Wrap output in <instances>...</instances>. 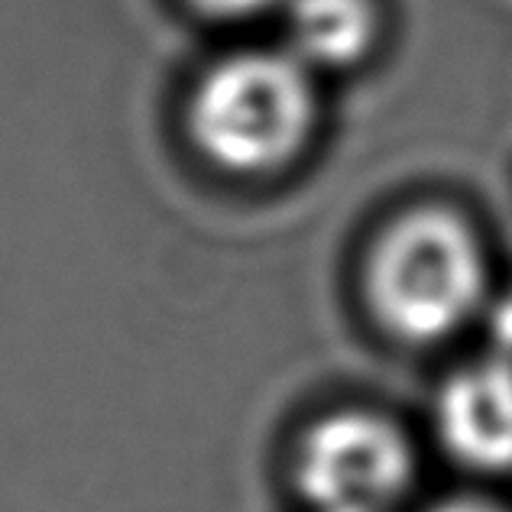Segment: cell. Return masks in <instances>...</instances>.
I'll return each mask as SVG.
<instances>
[{
	"instance_id": "obj_1",
	"label": "cell",
	"mask_w": 512,
	"mask_h": 512,
	"mask_svg": "<svg viewBox=\"0 0 512 512\" xmlns=\"http://www.w3.org/2000/svg\"><path fill=\"white\" fill-rule=\"evenodd\" d=\"M490 289L480 234L464 214L419 205L389 221L363 256V305L386 338L409 347L448 341L474 318Z\"/></svg>"
},
{
	"instance_id": "obj_2",
	"label": "cell",
	"mask_w": 512,
	"mask_h": 512,
	"mask_svg": "<svg viewBox=\"0 0 512 512\" xmlns=\"http://www.w3.org/2000/svg\"><path fill=\"white\" fill-rule=\"evenodd\" d=\"M188 130L218 169L273 175L305 150L315 130L312 78L295 56L240 52L195 85Z\"/></svg>"
},
{
	"instance_id": "obj_3",
	"label": "cell",
	"mask_w": 512,
	"mask_h": 512,
	"mask_svg": "<svg viewBox=\"0 0 512 512\" xmlns=\"http://www.w3.org/2000/svg\"><path fill=\"white\" fill-rule=\"evenodd\" d=\"M292 483L312 512H393L415 483V448L376 409H334L302 431Z\"/></svg>"
},
{
	"instance_id": "obj_4",
	"label": "cell",
	"mask_w": 512,
	"mask_h": 512,
	"mask_svg": "<svg viewBox=\"0 0 512 512\" xmlns=\"http://www.w3.org/2000/svg\"><path fill=\"white\" fill-rule=\"evenodd\" d=\"M435 435L457 467L512 474V357L493 354L454 370L435 396Z\"/></svg>"
},
{
	"instance_id": "obj_5",
	"label": "cell",
	"mask_w": 512,
	"mask_h": 512,
	"mask_svg": "<svg viewBox=\"0 0 512 512\" xmlns=\"http://www.w3.org/2000/svg\"><path fill=\"white\" fill-rule=\"evenodd\" d=\"M289 39L302 65H354L376 39L373 0H289Z\"/></svg>"
},
{
	"instance_id": "obj_6",
	"label": "cell",
	"mask_w": 512,
	"mask_h": 512,
	"mask_svg": "<svg viewBox=\"0 0 512 512\" xmlns=\"http://www.w3.org/2000/svg\"><path fill=\"white\" fill-rule=\"evenodd\" d=\"M192 4L211 17H253V13L273 7L276 0H192Z\"/></svg>"
},
{
	"instance_id": "obj_7",
	"label": "cell",
	"mask_w": 512,
	"mask_h": 512,
	"mask_svg": "<svg viewBox=\"0 0 512 512\" xmlns=\"http://www.w3.org/2000/svg\"><path fill=\"white\" fill-rule=\"evenodd\" d=\"M422 512H512L493 500H483V496H451V500H438Z\"/></svg>"
}]
</instances>
